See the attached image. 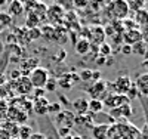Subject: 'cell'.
Masks as SVG:
<instances>
[{
	"label": "cell",
	"mask_w": 148,
	"mask_h": 139,
	"mask_svg": "<svg viewBox=\"0 0 148 139\" xmlns=\"http://www.w3.org/2000/svg\"><path fill=\"white\" fill-rule=\"evenodd\" d=\"M141 130L127 120H121L110 126L107 139H138Z\"/></svg>",
	"instance_id": "1"
},
{
	"label": "cell",
	"mask_w": 148,
	"mask_h": 139,
	"mask_svg": "<svg viewBox=\"0 0 148 139\" xmlns=\"http://www.w3.org/2000/svg\"><path fill=\"white\" fill-rule=\"evenodd\" d=\"M107 10L114 19H120V21H125L129 16V12H130L126 0H113L107 6Z\"/></svg>",
	"instance_id": "2"
},
{
	"label": "cell",
	"mask_w": 148,
	"mask_h": 139,
	"mask_svg": "<svg viewBox=\"0 0 148 139\" xmlns=\"http://www.w3.org/2000/svg\"><path fill=\"white\" fill-rule=\"evenodd\" d=\"M28 79H30V83L33 86V89H45L47 80L51 77H49V71L46 68L37 67L36 70H33L28 74Z\"/></svg>",
	"instance_id": "3"
},
{
	"label": "cell",
	"mask_w": 148,
	"mask_h": 139,
	"mask_svg": "<svg viewBox=\"0 0 148 139\" xmlns=\"http://www.w3.org/2000/svg\"><path fill=\"white\" fill-rule=\"evenodd\" d=\"M9 84H10L12 93L18 95V96L30 95L31 90H33V86H31V83H30V79L25 77V75H21L19 79H16V80H14V81H9Z\"/></svg>",
	"instance_id": "4"
},
{
	"label": "cell",
	"mask_w": 148,
	"mask_h": 139,
	"mask_svg": "<svg viewBox=\"0 0 148 139\" xmlns=\"http://www.w3.org/2000/svg\"><path fill=\"white\" fill-rule=\"evenodd\" d=\"M132 87H133V83H132L129 75H120V77L116 79V81L113 84V89L116 90V93L125 95V96L127 95V92L132 89Z\"/></svg>",
	"instance_id": "5"
},
{
	"label": "cell",
	"mask_w": 148,
	"mask_h": 139,
	"mask_svg": "<svg viewBox=\"0 0 148 139\" xmlns=\"http://www.w3.org/2000/svg\"><path fill=\"white\" fill-rule=\"evenodd\" d=\"M107 90H108V83L107 81H95L92 84V87L88 89L92 99H99V101H104L107 98Z\"/></svg>",
	"instance_id": "6"
},
{
	"label": "cell",
	"mask_w": 148,
	"mask_h": 139,
	"mask_svg": "<svg viewBox=\"0 0 148 139\" xmlns=\"http://www.w3.org/2000/svg\"><path fill=\"white\" fill-rule=\"evenodd\" d=\"M102 102H104V107L113 110V108H119V107H121V105L127 104V102H129V98L125 96V95L111 93V95H108V96L102 101Z\"/></svg>",
	"instance_id": "7"
},
{
	"label": "cell",
	"mask_w": 148,
	"mask_h": 139,
	"mask_svg": "<svg viewBox=\"0 0 148 139\" xmlns=\"http://www.w3.org/2000/svg\"><path fill=\"white\" fill-rule=\"evenodd\" d=\"M133 86H135V89H136L139 96L148 98V73L139 74L136 77V80H135Z\"/></svg>",
	"instance_id": "8"
},
{
	"label": "cell",
	"mask_w": 148,
	"mask_h": 139,
	"mask_svg": "<svg viewBox=\"0 0 148 139\" xmlns=\"http://www.w3.org/2000/svg\"><path fill=\"white\" fill-rule=\"evenodd\" d=\"M123 36V42L125 45H136L139 42H142V36H141V30H127L121 34Z\"/></svg>",
	"instance_id": "9"
},
{
	"label": "cell",
	"mask_w": 148,
	"mask_h": 139,
	"mask_svg": "<svg viewBox=\"0 0 148 139\" xmlns=\"http://www.w3.org/2000/svg\"><path fill=\"white\" fill-rule=\"evenodd\" d=\"M37 67H39V59L37 58H27V59H22L21 61V74L25 75V77H28V74L36 70Z\"/></svg>",
	"instance_id": "10"
},
{
	"label": "cell",
	"mask_w": 148,
	"mask_h": 139,
	"mask_svg": "<svg viewBox=\"0 0 148 139\" xmlns=\"http://www.w3.org/2000/svg\"><path fill=\"white\" fill-rule=\"evenodd\" d=\"M104 37H105V30L102 27H93L90 30V39L88 40L90 42V45L93 43L95 47H98L104 43Z\"/></svg>",
	"instance_id": "11"
},
{
	"label": "cell",
	"mask_w": 148,
	"mask_h": 139,
	"mask_svg": "<svg viewBox=\"0 0 148 139\" xmlns=\"http://www.w3.org/2000/svg\"><path fill=\"white\" fill-rule=\"evenodd\" d=\"M46 16L49 18V21L52 22H59L64 16V9L61 8L59 5H52L51 8H47V14Z\"/></svg>",
	"instance_id": "12"
},
{
	"label": "cell",
	"mask_w": 148,
	"mask_h": 139,
	"mask_svg": "<svg viewBox=\"0 0 148 139\" xmlns=\"http://www.w3.org/2000/svg\"><path fill=\"white\" fill-rule=\"evenodd\" d=\"M49 101L43 96V98H39V99H34L33 101V110L36 114H39V116H45L46 112H47V108H49Z\"/></svg>",
	"instance_id": "13"
},
{
	"label": "cell",
	"mask_w": 148,
	"mask_h": 139,
	"mask_svg": "<svg viewBox=\"0 0 148 139\" xmlns=\"http://www.w3.org/2000/svg\"><path fill=\"white\" fill-rule=\"evenodd\" d=\"M110 126L107 124H95L92 126V136L95 139H107Z\"/></svg>",
	"instance_id": "14"
},
{
	"label": "cell",
	"mask_w": 148,
	"mask_h": 139,
	"mask_svg": "<svg viewBox=\"0 0 148 139\" xmlns=\"http://www.w3.org/2000/svg\"><path fill=\"white\" fill-rule=\"evenodd\" d=\"M73 108L79 112V116H84L88 114V108H89V101L84 98H79L73 102Z\"/></svg>",
	"instance_id": "15"
},
{
	"label": "cell",
	"mask_w": 148,
	"mask_h": 139,
	"mask_svg": "<svg viewBox=\"0 0 148 139\" xmlns=\"http://www.w3.org/2000/svg\"><path fill=\"white\" fill-rule=\"evenodd\" d=\"M24 8H25L24 3L18 2V0H14V2L8 3V14L10 16H18V15H21L24 12Z\"/></svg>",
	"instance_id": "16"
},
{
	"label": "cell",
	"mask_w": 148,
	"mask_h": 139,
	"mask_svg": "<svg viewBox=\"0 0 148 139\" xmlns=\"http://www.w3.org/2000/svg\"><path fill=\"white\" fill-rule=\"evenodd\" d=\"M90 47H92V45L86 37H82V39L76 43V46H74V49H76V52L79 55H86L90 50Z\"/></svg>",
	"instance_id": "17"
},
{
	"label": "cell",
	"mask_w": 148,
	"mask_h": 139,
	"mask_svg": "<svg viewBox=\"0 0 148 139\" xmlns=\"http://www.w3.org/2000/svg\"><path fill=\"white\" fill-rule=\"evenodd\" d=\"M133 21H135V24H136L138 27H142V28L147 27V25H148V12L144 10V9L138 10L136 14H135Z\"/></svg>",
	"instance_id": "18"
},
{
	"label": "cell",
	"mask_w": 148,
	"mask_h": 139,
	"mask_svg": "<svg viewBox=\"0 0 148 139\" xmlns=\"http://www.w3.org/2000/svg\"><path fill=\"white\" fill-rule=\"evenodd\" d=\"M104 111V102L99 99H90L89 101V108H88V112L90 114H99V112Z\"/></svg>",
	"instance_id": "19"
},
{
	"label": "cell",
	"mask_w": 148,
	"mask_h": 139,
	"mask_svg": "<svg viewBox=\"0 0 148 139\" xmlns=\"http://www.w3.org/2000/svg\"><path fill=\"white\" fill-rule=\"evenodd\" d=\"M0 127L5 129V130H8L12 138H18V127H19V124H16V123H14V121L9 120V121L2 123V126H0Z\"/></svg>",
	"instance_id": "20"
},
{
	"label": "cell",
	"mask_w": 148,
	"mask_h": 139,
	"mask_svg": "<svg viewBox=\"0 0 148 139\" xmlns=\"http://www.w3.org/2000/svg\"><path fill=\"white\" fill-rule=\"evenodd\" d=\"M34 133L33 127L28 124H19V127H18V138L19 139H28L31 135Z\"/></svg>",
	"instance_id": "21"
},
{
	"label": "cell",
	"mask_w": 148,
	"mask_h": 139,
	"mask_svg": "<svg viewBox=\"0 0 148 139\" xmlns=\"http://www.w3.org/2000/svg\"><path fill=\"white\" fill-rule=\"evenodd\" d=\"M119 111H120L121 120H127V118H129V117H132V114H133L132 107H130V104H129V102H127V104H125V105H121V107H119Z\"/></svg>",
	"instance_id": "22"
},
{
	"label": "cell",
	"mask_w": 148,
	"mask_h": 139,
	"mask_svg": "<svg viewBox=\"0 0 148 139\" xmlns=\"http://www.w3.org/2000/svg\"><path fill=\"white\" fill-rule=\"evenodd\" d=\"M10 24H12V16L8 12H0V28L9 27Z\"/></svg>",
	"instance_id": "23"
},
{
	"label": "cell",
	"mask_w": 148,
	"mask_h": 139,
	"mask_svg": "<svg viewBox=\"0 0 148 139\" xmlns=\"http://www.w3.org/2000/svg\"><path fill=\"white\" fill-rule=\"evenodd\" d=\"M27 36H28V40H36L39 39V37L42 36V30L37 27V28H30L27 30Z\"/></svg>",
	"instance_id": "24"
},
{
	"label": "cell",
	"mask_w": 148,
	"mask_h": 139,
	"mask_svg": "<svg viewBox=\"0 0 148 139\" xmlns=\"http://www.w3.org/2000/svg\"><path fill=\"white\" fill-rule=\"evenodd\" d=\"M56 87H58V81L55 79H49L47 83H46V86H45V90L46 92H55Z\"/></svg>",
	"instance_id": "25"
},
{
	"label": "cell",
	"mask_w": 148,
	"mask_h": 139,
	"mask_svg": "<svg viewBox=\"0 0 148 139\" xmlns=\"http://www.w3.org/2000/svg\"><path fill=\"white\" fill-rule=\"evenodd\" d=\"M98 52H99L102 56H108L110 53H111V46L108 45V43H102L101 46H99V50H98Z\"/></svg>",
	"instance_id": "26"
},
{
	"label": "cell",
	"mask_w": 148,
	"mask_h": 139,
	"mask_svg": "<svg viewBox=\"0 0 148 139\" xmlns=\"http://www.w3.org/2000/svg\"><path fill=\"white\" fill-rule=\"evenodd\" d=\"M89 2L90 0H73V5L76 8H79V9H84L86 6L89 5Z\"/></svg>",
	"instance_id": "27"
},
{
	"label": "cell",
	"mask_w": 148,
	"mask_h": 139,
	"mask_svg": "<svg viewBox=\"0 0 148 139\" xmlns=\"http://www.w3.org/2000/svg\"><path fill=\"white\" fill-rule=\"evenodd\" d=\"M47 112H61V105L56 104V102H52V104H49V108H47Z\"/></svg>",
	"instance_id": "28"
},
{
	"label": "cell",
	"mask_w": 148,
	"mask_h": 139,
	"mask_svg": "<svg viewBox=\"0 0 148 139\" xmlns=\"http://www.w3.org/2000/svg\"><path fill=\"white\" fill-rule=\"evenodd\" d=\"M80 79H82V80H89V79H92V71H89V70L82 71V73H80Z\"/></svg>",
	"instance_id": "29"
},
{
	"label": "cell",
	"mask_w": 148,
	"mask_h": 139,
	"mask_svg": "<svg viewBox=\"0 0 148 139\" xmlns=\"http://www.w3.org/2000/svg\"><path fill=\"white\" fill-rule=\"evenodd\" d=\"M121 53H123V55H130V53H133V52H132V46H130V45H123V46H121Z\"/></svg>",
	"instance_id": "30"
},
{
	"label": "cell",
	"mask_w": 148,
	"mask_h": 139,
	"mask_svg": "<svg viewBox=\"0 0 148 139\" xmlns=\"http://www.w3.org/2000/svg\"><path fill=\"white\" fill-rule=\"evenodd\" d=\"M141 36H142V42H145L148 45V25L141 30Z\"/></svg>",
	"instance_id": "31"
},
{
	"label": "cell",
	"mask_w": 148,
	"mask_h": 139,
	"mask_svg": "<svg viewBox=\"0 0 148 139\" xmlns=\"http://www.w3.org/2000/svg\"><path fill=\"white\" fill-rule=\"evenodd\" d=\"M28 139H47V138H46V135L42 133V132H34Z\"/></svg>",
	"instance_id": "32"
},
{
	"label": "cell",
	"mask_w": 148,
	"mask_h": 139,
	"mask_svg": "<svg viewBox=\"0 0 148 139\" xmlns=\"http://www.w3.org/2000/svg\"><path fill=\"white\" fill-rule=\"evenodd\" d=\"M46 93L45 89H34V99H39V98H43V95Z\"/></svg>",
	"instance_id": "33"
},
{
	"label": "cell",
	"mask_w": 148,
	"mask_h": 139,
	"mask_svg": "<svg viewBox=\"0 0 148 139\" xmlns=\"http://www.w3.org/2000/svg\"><path fill=\"white\" fill-rule=\"evenodd\" d=\"M0 139H12V136H10V133L8 130L0 127Z\"/></svg>",
	"instance_id": "34"
},
{
	"label": "cell",
	"mask_w": 148,
	"mask_h": 139,
	"mask_svg": "<svg viewBox=\"0 0 148 139\" xmlns=\"http://www.w3.org/2000/svg\"><path fill=\"white\" fill-rule=\"evenodd\" d=\"M126 96H127V98H136V96H139V95H138V92H136V89H135V86H133L132 89L127 92V95H126Z\"/></svg>",
	"instance_id": "35"
},
{
	"label": "cell",
	"mask_w": 148,
	"mask_h": 139,
	"mask_svg": "<svg viewBox=\"0 0 148 139\" xmlns=\"http://www.w3.org/2000/svg\"><path fill=\"white\" fill-rule=\"evenodd\" d=\"M6 81H8V79H6L5 73H0V87H2L3 84H6Z\"/></svg>",
	"instance_id": "36"
},
{
	"label": "cell",
	"mask_w": 148,
	"mask_h": 139,
	"mask_svg": "<svg viewBox=\"0 0 148 139\" xmlns=\"http://www.w3.org/2000/svg\"><path fill=\"white\" fill-rule=\"evenodd\" d=\"M18 2H21V3L25 5V3H28V2H30V0H18Z\"/></svg>",
	"instance_id": "37"
},
{
	"label": "cell",
	"mask_w": 148,
	"mask_h": 139,
	"mask_svg": "<svg viewBox=\"0 0 148 139\" xmlns=\"http://www.w3.org/2000/svg\"><path fill=\"white\" fill-rule=\"evenodd\" d=\"M102 2H104V3H108V5H110L111 2H113V0H102Z\"/></svg>",
	"instance_id": "38"
},
{
	"label": "cell",
	"mask_w": 148,
	"mask_h": 139,
	"mask_svg": "<svg viewBox=\"0 0 148 139\" xmlns=\"http://www.w3.org/2000/svg\"><path fill=\"white\" fill-rule=\"evenodd\" d=\"M5 3H6V0H0V6H3Z\"/></svg>",
	"instance_id": "39"
},
{
	"label": "cell",
	"mask_w": 148,
	"mask_h": 139,
	"mask_svg": "<svg viewBox=\"0 0 148 139\" xmlns=\"http://www.w3.org/2000/svg\"><path fill=\"white\" fill-rule=\"evenodd\" d=\"M144 67H147V68H148V59H147V61L144 62Z\"/></svg>",
	"instance_id": "40"
},
{
	"label": "cell",
	"mask_w": 148,
	"mask_h": 139,
	"mask_svg": "<svg viewBox=\"0 0 148 139\" xmlns=\"http://www.w3.org/2000/svg\"><path fill=\"white\" fill-rule=\"evenodd\" d=\"M73 139H82V138H80V136H74Z\"/></svg>",
	"instance_id": "41"
},
{
	"label": "cell",
	"mask_w": 148,
	"mask_h": 139,
	"mask_svg": "<svg viewBox=\"0 0 148 139\" xmlns=\"http://www.w3.org/2000/svg\"><path fill=\"white\" fill-rule=\"evenodd\" d=\"M10 2H14V0H6V3H10Z\"/></svg>",
	"instance_id": "42"
},
{
	"label": "cell",
	"mask_w": 148,
	"mask_h": 139,
	"mask_svg": "<svg viewBox=\"0 0 148 139\" xmlns=\"http://www.w3.org/2000/svg\"><path fill=\"white\" fill-rule=\"evenodd\" d=\"M12 139H19V138H12Z\"/></svg>",
	"instance_id": "43"
},
{
	"label": "cell",
	"mask_w": 148,
	"mask_h": 139,
	"mask_svg": "<svg viewBox=\"0 0 148 139\" xmlns=\"http://www.w3.org/2000/svg\"><path fill=\"white\" fill-rule=\"evenodd\" d=\"M0 120H2V116H0Z\"/></svg>",
	"instance_id": "44"
},
{
	"label": "cell",
	"mask_w": 148,
	"mask_h": 139,
	"mask_svg": "<svg viewBox=\"0 0 148 139\" xmlns=\"http://www.w3.org/2000/svg\"><path fill=\"white\" fill-rule=\"evenodd\" d=\"M0 99H2V98H0Z\"/></svg>",
	"instance_id": "45"
}]
</instances>
